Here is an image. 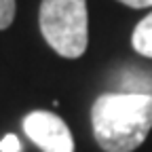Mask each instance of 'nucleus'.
I'll list each match as a JSON object with an SVG mask.
<instances>
[{
  "label": "nucleus",
  "instance_id": "nucleus-1",
  "mask_svg": "<svg viewBox=\"0 0 152 152\" xmlns=\"http://www.w3.org/2000/svg\"><path fill=\"white\" fill-rule=\"evenodd\" d=\"M95 142L104 152L137 150L152 129V93H104L91 108Z\"/></svg>",
  "mask_w": 152,
  "mask_h": 152
},
{
  "label": "nucleus",
  "instance_id": "nucleus-2",
  "mask_svg": "<svg viewBox=\"0 0 152 152\" xmlns=\"http://www.w3.org/2000/svg\"><path fill=\"white\" fill-rule=\"evenodd\" d=\"M40 32L51 49L66 57L78 59L89 45L87 0H42Z\"/></svg>",
  "mask_w": 152,
  "mask_h": 152
},
{
  "label": "nucleus",
  "instance_id": "nucleus-3",
  "mask_svg": "<svg viewBox=\"0 0 152 152\" xmlns=\"http://www.w3.org/2000/svg\"><path fill=\"white\" fill-rule=\"evenodd\" d=\"M23 131L42 152H74V137L66 121L53 112H30L23 118Z\"/></svg>",
  "mask_w": 152,
  "mask_h": 152
},
{
  "label": "nucleus",
  "instance_id": "nucleus-4",
  "mask_svg": "<svg viewBox=\"0 0 152 152\" xmlns=\"http://www.w3.org/2000/svg\"><path fill=\"white\" fill-rule=\"evenodd\" d=\"M131 45L140 55L152 59V11L135 26L131 34Z\"/></svg>",
  "mask_w": 152,
  "mask_h": 152
},
{
  "label": "nucleus",
  "instance_id": "nucleus-5",
  "mask_svg": "<svg viewBox=\"0 0 152 152\" xmlns=\"http://www.w3.org/2000/svg\"><path fill=\"white\" fill-rule=\"evenodd\" d=\"M15 19V0H0V30H4Z\"/></svg>",
  "mask_w": 152,
  "mask_h": 152
},
{
  "label": "nucleus",
  "instance_id": "nucleus-6",
  "mask_svg": "<svg viewBox=\"0 0 152 152\" xmlns=\"http://www.w3.org/2000/svg\"><path fill=\"white\" fill-rule=\"evenodd\" d=\"M0 152H21V144H19L17 135L9 133L0 140Z\"/></svg>",
  "mask_w": 152,
  "mask_h": 152
},
{
  "label": "nucleus",
  "instance_id": "nucleus-7",
  "mask_svg": "<svg viewBox=\"0 0 152 152\" xmlns=\"http://www.w3.org/2000/svg\"><path fill=\"white\" fill-rule=\"evenodd\" d=\"M118 2L131 7V9H148L152 7V0H118Z\"/></svg>",
  "mask_w": 152,
  "mask_h": 152
}]
</instances>
